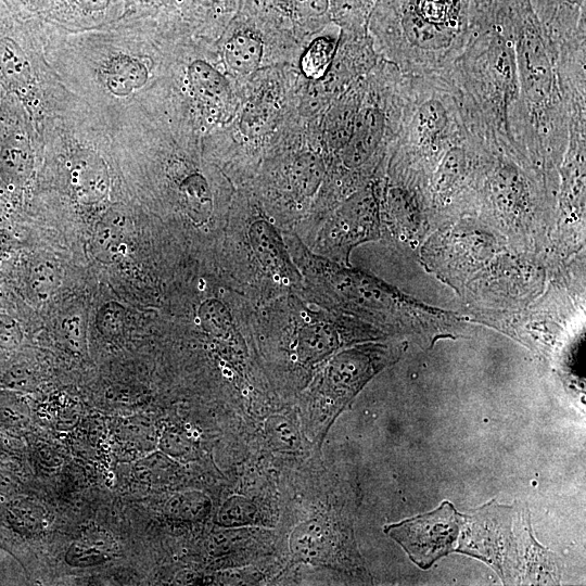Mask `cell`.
<instances>
[{
	"label": "cell",
	"mask_w": 586,
	"mask_h": 586,
	"mask_svg": "<svg viewBox=\"0 0 586 586\" xmlns=\"http://www.w3.org/2000/svg\"><path fill=\"white\" fill-rule=\"evenodd\" d=\"M44 49L62 85L111 135L162 113L174 95L176 65L149 18L81 31L46 22Z\"/></svg>",
	"instance_id": "1"
},
{
	"label": "cell",
	"mask_w": 586,
	"mask_h": 586,
	"mask_svg": "<svg viewBox=\"0 0 586 586\" xmlns=\"http://www.w3.org/2000/svg\"><path fill=\"white\" fill-rule=\"evenodd\" d=\"M253 306L259 359L288 391H302L339 349L384 335L365 321L317 304L302 290Z\"/></svg>",
	"instance_id": "2"
},
{
	"label": "cell",
	"mask_w": 586,
	"mask_h": 586,
	"mask_svg": "<svg viewBox=\"0 0 586 586\" xmlns=\"http://www.w3.org/2000/svg\"><path fill=\"white\" fill-rule=\"evenodd\" d=\"M491 16L513 43L526 155L536 166L556 170L566 146L570 120L558 50L531 0H494Z\"/></svg>",
	"instance_id": "3"
},
{
	"label": "cell",
	"mask_w": 586,
	"mask_h": 586,
	"mask_svg": "<svg viewBox=\"0 0 586 586\" xmlns=\"http://www.w3.org/2000/svg\"><path fill=\"white\" fill-rule=\"evenodd\" d=\"M442 74L454 87L472 136L489 148L528 158L513 43L492 16L471 24L463 50Z\"/></svg>",
	"instance_id": "4"
},
{
	"label": "cell",
	"mask_w": 586,
	"mask_h": 586,
	"mask_svg": "<svg viewBox=\"0 0 586 586\" xmlns=\"http://www.w3.org/2000/svg\"><path fill=\"white\" fill-rule=\"evenodd\" d=\"M378 49L406 75L444 73L470 33V0H380L371 20Z\"/></svg>",
	"instance_id": "5"
},
{
	"label": "cell",
	"mask_w": 586,
	"mask_h": 586,
	"mask_svg": "<svg viewBox=\"0 0 586 586\" xmlns=\"http://www.w3.org/2000/svg\"><path fill=\"white\" fill-rule=\"evenodd\" d=\"M218 259L220 277L253 305L303 289L283 229L251 193L233 195Z\"/></svg>",
	"instance_id": "6"
},
{
	"label": "cell",
	"mask_w": 586,
	"mask_h": 586,
	"mask_svg": "<svg viewBox=\"0 0 586 586\" xmlns=\"http://www.w3.org/2000/svg\"><path fill=\"white\" fill-rule=\"evenodd\" d=\"M467 132L458 98L445 75L404 74L391 166L412 174L426 186L444 153Z\"/></svg>",
	"instance_id": "7"
},
{
	"label": "cell",
	"mask_w": 586,
	"mask_h": 586,
	"mask_svg": "<svg viewBox=\"0 0 586 586\" xmlns=\"http://www.w3.org/2000/svg\"><path fill=\"white\" fill-rule=\"evenodd\" d=\"M283 235L303 277L302 292L308 298L381 331L406 323L407 298L395 289L372 275L315 254L292 231L283 230Z\"/></svg>",
	"instance_id": "8"
},
{
	"label": "cell",
	"mask_w": 586,
	"mask_h": 586,
	"mask_svg": "<svg viewBox=\"0 0 586 586\" xmlns=\"http://www.w3.org/2000/svg\"><path fill=\"white\" fill-rule=\"evenodd\" d=\"M44 33L46 22L37 16L0 26V88L21 104L41 138L71 97L48 62Z\"/></svg>",
	"instance_id": "9"
},
{
	"label": "cell",
	"mask_w": 586,
	"mask_h": 586,
	"mask_svg": "<svg viewBox=\"0 0 586 586\" xmlns=\"http://www.w3.org/2000/svg\"><path fill=\"white\" fill-rule=\"evenodd\" d=\"M399 354V344L365 342L345 346L331 355L301 392L305 434L314 443H321L341 411Z\"/></svg>",
	"instance_id": "10"
},
{
	"label": "cell",
	"mask_w": 586,
	"mask_h": 586,
	"mask_svg": "<svg viewBox=\"0 0 586 586\" xmlns=\"http://www.w3.org/2000/svg\"><path fill=\"white\" fill-rule=\"evenodd\" d=\"M381 190L377 179L343 200L321 220L307 247L332 262L349 265L354 247L381 237Z\"/></svg>",
	"instance_id": "11"
},
{
	"label": "cell",
	"mask_w": 586,
	"mask_h": 586,
	"mask_svg": "<svg viewBox=\"0 0 586 586\" xmlns=\"http://www.w3.org/2000/svg\"><path fill=\"white\" fill-rule=\"evenodd\" d=\"M462 522L463 514L444 501L429 513L386 525L384 532L425 570L440 558L456 551Z\"/></svg>",
	"instance_id": "12"
},
{
	"label": "cell",
	"mask_w": 586,
	"mask_h": 586,
	"mask_svg": "<svg viewBox=\"0 0 586 586\" xmlns=\"http://www.w3.org/2000/svg\"><path fill=\"white\" fill-rule=\"evenodd\" d=\"M123 14V0H50L40 18L68 31H81L117 22Z\"/></svg>",
	"instance_id": "13"
},
{
	"label": "cell",
	"mask_w": 586,
	"mask_h": 586,
	"mask_svg": "<svg viewBox=\"0 0 586 586\" xmlns=\"http://www.w3.org/2000/svg\"><path fill=\"white\" fill-rule=\"evenodd\" d=\"M531 4L558 51L586 44V0H531Z\"/></svg>",
	"instance_id": "14"
},
{
	"label": "cell",
	"mask_w": 586,
	"mask_h": 586,
	"mask_svg": "<svg viewBox=\"0 0 586 586\" xmlns=\"http://www.w3.org/2000/svg\"><path fill=\"white\" fill-rule=\"evenodd\" d=\"M130 219L119 208H111L97 222L91 240L92 253L104 263L116 260L127 247Z\"/></svg>",
	"instance_id": "15"
},
{
	"label": "cell",
	"mask_w": 586,
	"mask_h": 586,
	"mask_svg": "<svg viewBox=\"0 0 586 586\" xmlns=\"http://www.w3.org/2000/svg\"><path fill=\"white\" fill-rule=\"evenodd\" d=\"M224 55L229 67L246 74L258 66L262 58V44L251 35H235L226 43Z\"/></svg>",
	"instance_id": "16"
},
{
	"label": "cell",
	"mask_w": 586,
	"mask_h": 586,
	"mask_svg": "<svg viewBox=\"0 0 586 586\" xmlns=\"http://www.w3.org/2000/svg\"><path fill=\"white\" fill-rule=\"evenodd\" d=\"M335 51L336 40L327 36L315 39L302 58V72L309 78L322 77L328 71Z\"/></svg>",
	"instance_id": "17"
},
{
	"label": "cell",
	"mask_w": 586,
	"mask_h": 586,
	"mask_svg": "<svg viewBox=\"0 0 586 586\" xmlns=\"http://www.w3.org/2000/svg\"><path fill=\"white\" fill-rule=\"evenodd\" d=\"M209 508V500L198 492L178 494L166 504V513L181 520L203 518Z\"/></svg>",
	"instance_id": "18"
},
{
	"label": "cell",
	"mask_w": 586,
	"mask_h": 586,
	"mask_svg": "<svg viewBox=\"0 0 586 586\" xmlns=\"http://www.w3.org/2000/svg\"><path fill=\"white\" fill-rule=\"evenodd\" d=\"M29 283L38 295L42 297L49 296L61 283L59 267L51 260L36 263L29 270Z\"/></svg>",
	"instance_id": "19"
},
{
	"label": "cell",
	"mask_w": 586,
	"mask_h": 586,
	"mask_svg": "<svg viewBox=\"0 0 586 586\" xmlns=\"http://www.w3.org/2000/svg\"><path fill=\"white\" fill-rule=\"evenodd\" d=\"M256 508L243 497H231L218 511L217 522L224 526L240 525L254 520Z\"/></svg>",
	"instance_id": "20"
},
{
	"label": "cell",
	"mask_w": 586,
	"mask_h": 586,
	"mask_svg": "<svg viewBox=\"0 0 586 586\" xmlns=\"http://www.w3.org/2000/svg\"><path fill=\"white\" fill-rule=\"evenodd\" d=\"M266 432L277 449L294 450L300 444L295 426L281 416H275L266 422Z\"/></svg>",
	"instance_id": "21"
},
{
	"label": "cell",
	"mask_w": 586,
	"mask_h": 586,
	"mask_svg": "<svg viewBox=\"0 0 586 586\" xmlns=\"http://www.w3.org/2000/svg\"><path fill=\"white\" fill-rule=\"evenodd\" d=\"M109 556L106 551L95 545L85 542H74L66 551L65 560L72 566L86 568L107 561Z\"/></svg>",
	"instance_id": "22"
},
{
	"label": "cell",
	"mask_w": 586,
	"mask_h": 586,
	"mask_svg": "<svg viewBox=\"0 0 586 586\" xmlns=\"http://www.w3.org/2000/svg\"><path fill=\"white\" fill-rule=\"evenodd\" d=\"M125 319V308L116 302H109L99 309L95 321L99 331L105 335H112L120 332Z\"/></svg>",
	"instance_id": "23"
},
{
	"label": "cell",
	"mask_w": 586,
	"mask_h": 586,
	"mask_svg": "<svg viewBox=\"0 0 586 586\" xmlns=\"http://www.w3.org/2000/svg\"><path fill=\"white\" fill-rule=\"evenodd\" d=\"M293 7L301 16H319L328 10L329 0H293Z\"/></svg>",
	"instance_id": "24"
},
{
	"label": "cell",
	"mask_w": 586,
	"mask_h": 586,
	"mask_svg": "<svg viewBox=\"0 0 586 586\" xmlns=\"http://www.w3.org/2000/svg\"><path fill=\"white\" fill-rule=\"evenodd\" d=\"M494 0H470V23L487 20Z\"/></svg>",
	"instance_id": "25"
},
{
	"label": "cell",
	"mask_w": 586,
	"mask_h": 586,
	"mask_svg": "<svg viewBox=\"0 0 586 586\" xmlns=\"http://www.w3.org/2000/svg\"><path fill=\"white\" fill-rule=\"evenodd\" d=\"M12 17L13 16L2 5H0V26Z\"/></svg>",
	"instance_id": "26"
}]
</instances>
